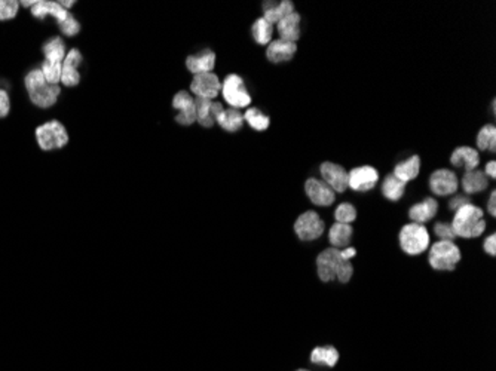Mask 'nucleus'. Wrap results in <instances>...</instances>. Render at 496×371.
Segmentation results:
<instances>
[{
  "label": "nucleus",
  "mask_w": 496,
  "mask_h": 371,
  "mask_svg": "<svg viewBox=\"0 0 496 371\" xmlns=\"http://www.w3.org/2000/svg\"><path fill=\"white\" fill-rule=\"evenodd\" d=\"M317 272L323 282L339 280L346 284L352 278L354 267L349 260L343 258L341 249L328 248L317 258Z\"/></svg>",
  "instance_id": "f257e3e1"
},
{
  "label": "nucleus",
  "mask_w": 496,
  "mask_h": 371,
  "mask_svg": "<svg viewBox=\"0 0 496 371\" xmlns=\"http://www.w3.org/2000/svg\"><path fill=\"white\" fill-rule=\"evenodd\" d=\"M24 87L32 104L38 109H51L61 95L60 85H51L43 78L41 69H32L24 76Z\"/></svg>",
  "instance_id": "f03ea898"
},
{
  "label": "nucleus",
  "mask_w": 496,
  "mask_h": 371,
  "mask_svg": "<svg viewBox=\"0 0 496 371\" xmlns=\"http://www.w3.org/2000/svg\"><path fill=\"white\" fill-rule=\"evenodd\" d=\"M452 229L455 235L459 238L471 239L480 236L486 229L483 211L479 207L473 205V203H466V205L455 212Z\"/></svg>",
  "instance_id": "7ed1b4c3"
},
{
  "label": "nucleus",
  "mask_w": 496,
  "mask_h": 371,
  "mask_svg": "<svg viewBox=\"0 0 496 371\" xmlns=\"http://www.w3.org/2000/svg\"><path fill=\"white\" fill-rule=\"evenodd\" d=\"M36 143L43 152L58 150L69 143V133L60 120H48L36 128Z\"/></svg>",
  "instance_id": "20e7f679"
},
{
  "label": "nucleus",
  "mask_w": 496,
  "mask_h": 371,
  "mask_svg": "<svg viewBox=\"0 0 496 371\" xmlns=\"http://www.w3.org/2000/svg\"><path fill=\"white\" fill-rule=\"evenodd\" d=\"M400 247L409 256H419L429 247V234L424 225L409 223L400 230Z\"/></svg>",
  "instance_id": "39448f33"
},
{
  "label": "nucleus",
  "mask_w": 496,
  "mask_h": 371,
  "mask_svg": "<svg viewBox=\"0 0 496 371\" xmlns=\"http://www.w3.org/2000/svg\"><path fill=\"white\" fill-rule=\"evenodd\" d=\"M428 262L434 271H453L461 262V249L450 240H438L429 249Z\"/></svg>",
  "instance_id": "423d86ee"
},
{
  "label": "nucleus",
  "mask_w": 496,
  "mask_h": 371,
  "mask_svg": "<svg viewBox=\"0 0 496 371\" xmlns=\"http://www.w3.org/2000/svg\"><path fill=\"white\" fill-rule=\"evenodd\" d=\"M222 92L226 103L231 104L232 109L240 110L243 107H248L251 103V95L247 92L245 83L238 74H229L222 85Z\"/></svg>",
  "instance_id": "0eeeda50"
},
{
  "label": "nucleus",
  "mask_w": 496,
  "mask_h": 371,
  "mask_svg": "<svg viewBox=\"0 0 496 371\" xmlns=\"http://www.w3.org/2000/svg\"><path fill=\"white\" fill-rule=\"evenodd\" d=\"M295 232L300 240H315L324 234V221L315 211H306L296 220Z\"/></svg>",
  "instance_id": "6e6552de"
},
{
  "label": "nucleus",
  "mask_w": 496,
  "mask_h": 371,
  "mask_svg": "<svg viewBox=\"0 0 496 371\" xmlns=\"http://www.w3.org/2000/svg\"><path fill=\"white\" fill-rule=\"evenodd\" d=\"M379 181V174L373 166H358L351 172H348V188H351L355 192H369L372 190L376 183Z\"/></svg>",
  "instance_id": "1a4fd4ad"
},
{
  "label": "nucleus",
  "mask_w": 496,
  "mask_h": 371,
  "mask_svg": "<svg viewBox=\"0 0 496 371\" xmlns=\"http://www.w3.org/2000/svg\"><path fill=\"white\" fill-rule=\"evenodd\" d=\"M220 89H222V83L214 73L196 74L190 83V91L199 98L214 100L220 94Z\"/></svg>",
  "instance_id": "9d476101"
},
{
  "label": "nucleus",
  "mask_w": 496,
  "mask_h": 371,
  "mask_svg": "<svg viewBox=\"0 0 496 371\" xmlns=\"http://www.w3.org/2000/svg\"><path fill=\"white\" fill-rule=\"evenodd\" d=\"M305 192L312 203L318 207H330L336 201L335 190L326 181L317 179H308L305 183Z\"/></svg>",
  "instance_id": "9b49d317"
},
{
  "label": "nucleus",
  "mask_w": 496,
  "mask_h": 371,
  "mask_svg": "<svg viewBox=\"0 0 496 371\" xmlns=\"http://www.w3.org/2000/svg\"><path fill=\"white\" fill-rule=\"evenodd\" d=\"M172 107L179 110L176 116V122L183 126H190L196 122V111H195V98H192L189 92L180 91L172 98Z\"/></svg>",
  "instance_id": "f8f14e48"
},
{
  "label": "nucleus",
  "mask_w": 496,
  "mask_h": 371,
  "mask_svg": "<svg viewBox=\"0 0 496 371\" xmlns=\"http://www.w3.org/2000/svg\"><path fill=\"white\" fill-rule=\"evenodd\" d=\"M84 61V57L79 49L73 48L67 52L66 58L63 61V70H61V83L64 87L73 88L79 85L80 82V73L78 70V67Z\"/></svg>",
  "instance_id": "ddd939ff"
},
{
  "label": "nucleus",
  "mask_w": 496,
  "mask_h": 371,
  "mask_svg": "<svg viewBox=\"0 0 496 371\" xmlns=\"http://www.w3.org/2000/svg\"><path fill=\"white\" fill-rule=\"evenodd\" d=\"M458 177L453 171L450 170H437L429 177V188L433 193L440 194V196H449L458 190Z\"/></svg>",
  "instance_id": "4468645a"
},
{
  "label": "nucleus",
  "mask_w": 496,
  "mask_h": 371,
  "mask_svg": "<svg viewBox=\"0 0 496 371\" xmlns=\"http://www.w3.org/2000/svg\"><path fill=\"white\" fill-rule=\"evenodd\" d=\"M319 172L323 175V181H326L335 192L345 193L348 189V171H345L343 166L333 162H324L319 166Z\"/></svg>",
  "instance_id": "2eb2a0df"
},
{
  "label": "nucleus",
  "mask_w": 496,
  "mask_h": 371,
  "mask_svg": "<svg viewBox=\"0 0 496 371\" xmlns=\"http://www.w3.org/2000/svg\"><path fill=\"white\" fill-rule=\"evenodd\" d=\"M30 12L38 20H45L47 16H52L57 24L66 21L70 15V12L67 9H64L60 2H52V0H38L30 8Z\"/></svg>",
  "instance_id": "dca6fc26"
},
{
  "label": "nucleus",
  "mask_w": 496,
  "mask_h": 371,
  "mask_svg": "<svg viewBox=\"0 0 496 371\" xmlns=\"http://www.w3.org/2000/svg\"><path fill=\"white\" fill-rule=\"evenodd\" d=\"M297 52V45L296 43H290L286 41H272L268 45V49H266V57L273 64H280V63H286L290 61L293 57H295Z\"/></svg>",
  "instance_id": "f3484780"
},
{
  "label": "nucleus",
  "mask_w": 496,
  "mask_h": 371,
  "mask_svg": "<svg viewBox=\"0 0 496 371\" xmlns=\"http://www.w3.org/2000/svg\"><path fill=\"white\" fill-rule=\"evenodd\" d=\"M216 66V54L210 49L202 51L196 55H189L186 58V67L192 74L211 73Z\"/></svg>",
  "instance_id": "a211bd4d"
},
{
  "label": "nucleus",
  "mask_w": 496,
  "mask_h": 371,
  "mask_svg": "<svg viewBox=\"0 0 496 371\" xmlns=\"http://www.w3.org/2000/svg\"><path fill=\"white\" fill-rule=\"evenodd\" d=\"M450 162L455 166H464L465 171H473L477 170V166L480 164V155L475 150L474 147L461 146L456 147L455 152L450 156Z\"/></svg>",
  "instance_id": "6ab92c4d"
},
{
  "label": "nucleus",
  "mask_w": 496,
  "mask_h": 371,
  "mask_svg": "<svg viewBox=\"0 0 496 371\" xmlns=\"http://www.w3.org/2000/svg\"><path fill=\"white\" fill-rule=\"evenodd\" d=\"M278 34L281 41L296 43L300 39V15L293 12L277 24Z\"/></svg>",
  "instance_id": "aec40b11"
},
{
  "label": "nucleus",
  "mask_w": 496,
  "mask_h": 371,
  "mask_svg": "<svg viewBox=\"0 0 496 371\" xmlns=\"http://www.w3.org/2000/svg\"><path fill=\"white\" fill-rule=\"evenodd\" d=\"M295 12V5L290 0H284V2L275 3V2H264L263 3V14H264V20L273 24H278L282 18H286L287 15Z\"/></svg>",
  "instance_id": "412c9836"
},
{
  "label": "nucleus",
  "mask_w": 496,
  "mask_h": 371,
  "mask_svg": "<svg viewBox=\"0 0 496 371\" xmlns=\"http://www.w3.org/2000/svg\"><path fill=\"white\" fill-rule=\"evenodd\" d=\"M438 211V203L434 198H427L424 202L416 203L413 205L409 211V217L413 223H427L429 220H433Z\"/></svg>",
  "instance_id": "4be33fe9"
},
{
  "label": "nucleus",
  "mask_w": 496,
  "mask_h": 371,
  "mask_svg": "<svg viewBox=\"0 0 496 371\" xmlns=\"http://www.w3.org/2000/svg\"><path fill=\"white\" fill-rule=\"evenodd\" d=\"M461 184H462V189L466 194H474V193H480L488 189L489 180H488V175H486L483 171L473 170V171L465 172Z\"/></svg>",
  "instance_id": "5701e85b"
},
{
  "label": "nucleus",
  "mask_w": 496,
  "mask_h": 371,
  "mask_svg": "<svg viewBox=\"0 0 496 371\" xmlns=\"http://www.w3.org/2000/svg\"><path fill=\"white\" fill-rule=\"evenodd\" d=\"M42 54L45 57V61L49 63H63L66 58L67 51H66V43L61 39L60 36L51 37L42 46Z\"/></svg>",
  "instance_id": "b1692460"
},
{
  "label": "nucleus",
  "mask_w": 496,
  "mask_h": 371,
  "mask_svg": "<svg viewBox=\"0 0 496 371\" xmlns=\"http://www.w3.org/2000/svg\"><path fill=\"white\" fill-rule=\"evenodd\" d=\"M352 238V227L351 225H343V223H335L330 227L328 232V240L332 244V248H348L351 244Z\"/></svg>",
  "instance_id": "393cba45"
},
{
  "label": "nucleus",
  "mask_w": 496,
  "mask_h": 371,
  "mask_svg": "<svg viewBox=\"0 0 496 371\" xmlns=\"http://www.w3.org/2000/svg\"><path fill=\"white\" fill-rule=\"evenodd\" d=\"M216 124L227 133H238L244 125V115L238 109H227L217 116Z\"/></svg>",
  "instance_id": "a878e982"
},
{
  "label": "nucleus",
  "mask_w": 496,
  "mask_h": 371,
  "mask_svg": "<svg viewBox=\"0 0 496 371\" xmlns=\"http://www.w3.org/2000/svg\"><path fill=\"white\" fill-rule=\"evenodd\" d=\"M419 170H420V157L416 155L409 157L407 161L400 162L396 166V170H394V175H396L398 180L407 183L418 177Z\"/></svg>",
  "instance_id": "bb28decb"
},
{
  "label": "nucleus",
  "mask_w": 496,
  "mask_h": 371,
  "mask_svg": "<svg viewBox=\"0 0 496 371\" xmlns=\"http://www.w3.org/2000/svg\"><path fill=\"white\" fill-rule=\"evenodd\" d=\"M311 361H312V364H315V366L333 368L339 361V352L333 346L315 348L311 354Z\"/></svg>",
  "instance_id": "cd10ccee"
},
{
  "label": "nucleus",
  "mask_w": 496,
  "mask_h": 371,
  "mask_svg": "<svg viewBox=\"0 0 496 371\" xmlns=\"http://www.w3.org/2000/svg\"><path fill=\"white\" fill-rule=\"evenodd\" d=\"M404 192H406V183L398 180L394 174H390L385 177L382 184V193L385 198L396 202L403 198Z\"/></svg>",
  "instance_id": "c85d7f7f"
},
{
  "label": "nucleus",
  "mask_w": 496,
  "mask_h": 371,
  "mask_svg": "<svg viewBox=\"0 0 496 371\" xmlns=\"http://www.w3.org/2000/svg\"><path fill=\"white\" fill-rule=\"evenodd\" d=\"M214 100L208 98H195V111H196V120L201 126L211 128L214 126L216 119L211 115V106H213Z\"/></svg>",
  "instance_id": "c756f323"
},
{
  "label": "nucleus",
  "mask_w": 496,
  "mask_h": 371,
  "mask_svg": "<svg viewBox=\"0 0 496 371\" xmlns=\"http://www.w3.org/2000/svg\"><path fill=\"white\" fill-rule=\"evenodd\" d=\"M251 34L254 37V41L259 45H269L272 42V36H273V25L262 16L259 20H256L254 24L251 25Z\"/></svg>",
  "instance_id": "7c9ffc66"
},
{
  "label": "nucleus",
  "mask_w": 496,
  "mask_h": 371,
  "mask_svg": "<svg viewBox=\"0 0 496 371\" xmlns=\"http://www.w3.org/2000/svg\"><path fill=\"white\" fill-rule=\"evenodd\" d=\"M244 120H247V124L250 125L253 129H256V131H264V129L269 128V124H271L269 116H266L259 109H256V107H251L245 111Z\"/></svg>",
  "instance_id": "2f4dec72"
},
{
  "label": "nucleus",
  "mask_w": 496,
  "mask_h": 371,
  "mask_svg": "<svg viewBox=\"0 0 496 371\" xmlns=\"http://www.w3.org/2000/svg\"><path fill=\"white\" fill-rule=\"evenodd\" d=\"M477 147L480 150H496V128L495 125H486L480 129L479 135H477Z\"/></svg>",
  "instance_id": "473e14b6"
},
{
  "label": "nucleus",
  "mask_w": 496,
  "mask_h": 371,
  "mask_svg": "<svg viewBox=\"0 0 496 371\" xmlns=\"http://www.w3.org/2000/svg\"><path fill=\"white\" fill-rule=\"evenodd\" d=\"M43 78L47 79L51 85H60L61 82V70H63V63H49L43 61L42 66L39 67Z\"/></svg>",
  "instance_id": "72a5a7b5"
},
{
  "label": "nucleus",
  "mask_w": 496,
  "mask_h": 371,
  "mask_svg": "<svg viewBox=\"0 0 496 371\" xmlns=\"http://www.w3.org/2000/svg\"><path fill=\"white\" fill-rule=\"evenodd\" d=\"M20 11V2L16 0H0V21H11Z\"/></svg>",
  "instance_id": "f704fd0d"
},
{
  "label": "nucleus",
  "mask_w": 496,
  "mask_h": 371,
  "mask_svg": "<svg viewBox=\"0 0 496 371\" xmlns=\"http://www.w3.org/2000/svg\"><path fill=\"white\" fill-rule=\"evenodd\" d=\"M335 217H336L337 223L349 225V223H352L357 218V210L354 205H351V203H348V202L341 203V205L336 208Z\"/></svg>",
  "instance_id": "c9c22d12"
},
{
  "label": "nucleus",
  "mask_w": 496,
  "mask_h": 371,
  "mask_svg": "<svg viewBox=\"0 0 496 371\" xmlns=\"http://www.w3.org/2000/svg\"><path fill=\"white\" fill-rule=\"evenodd\" d=\"M58 27H60L61 33H63L64 36H67V37L76 36V34L80 32V24H79V21H78L76 18L73 16L71 14L69 15V18H67L66 21L58 24Z\"/></svg>",
  "instance_id": "e433bc0d"
},
{
  "label": "nucleus",
  "mask_w": 496,
  "mask_h": 371,
  "mask_svg": "<svg viewBox=\"0 0 496 371\" xmlns=\"http://www.w3.org/2000/svg\"><path fill=\"white\" fill-rule=\"evenodd\" d=\"M434 234L440 238V240H450V243H453L456 239L452 225H447V223H437L434 226Z\"/></svg>",
  "instance_id": "4c0bfd02"
},
{
  "label": "nucleus",
  "mask_w": 496,
  "mask_h": 371,
  "mask_svg": "<svg viewBox=\"0 0 496 371\" xmlns=\"http://www.w3.org/2000/svg\"><path fill=\"white\" fill-rule=\"evenodd\" d=\"M11 111V97L6 89L0 88V119H3Z\"/></svg>",
  "instance_id": "58836bf2"
},
{
  "label": "nucleus",
  "mask_w": 496,
  "mask_h": 371,
  "mask_svg": "<svg viewBox=\"0 0 496 371\" xmlns=\"http://www.w3.org/2000/svg\"><path fill=\"white\" fill-rule=\"evenodd\" d=\"M466 203H470V198L464 196V194H458V196H455L452 201L449 202V210L456 212L459 208H462L464 205H466Z\"/></svg>",
  "instance_id": "ea45409f"
},
{
  "label": "nucleus",
  "mask_w": 496,
  "mask_h": 371,
  "mask_svg": "<svg viewBox=\"0 0 496 371\" xmlns=\"http://www.w3.org/2000/svg\"><path fill=\"white\" fill-rule=\"evenodd\" d=\"M483 247H484L486 253H488L492 257H495L496 256V235L492 234V235H489L488 238H486Z\"/></svg>",
  "instance_id": "a19ab883"
},
{
  "label": "nucleus",
  "mask_w": 496,
  "mask_h": 371,
  "mask_svg": "<svg viewBox=\"0 0 496 371\" xmlns=\"http://www.w3.org/2000/svg\"><path fill=\"white\" fill-rule=\"evenodd\" d=\"M488 210H489V212H491V216H492V217H495V216H496V192H495V190L491 193V196H489V201H488Z\"/></svg>",
  "instance_id": "79ce46f5"
},
{
  "label": "nucleus",
  "mask_w": 496,
  "mask_h": 371,
  "mask_svg": "<svg viewBox=\"0 0 496 371\" xmlns=\"http://www.w3.org/2000/svg\"><path fill=\"white\" fill-rule=\"evenodd\" d=\"M486 175H489L491 179H495L496 177V162L495 161H491L486 164V168L483 171Z\"/></svg>",
  "instance_id": "37998d69"
},
{
  "label": "nucleus",
  "mask_w": 496,
  "mask_h": 371,
  "mask_svg": "<svg viewBox=\"0 0 496 371\" xmlns=\"http://www.w3.org/2000/svg\"><path fill=\"white\" fill-rule=\"evenodd\" d=\"M341 253H342L343 258H346V260H349V258H351V257H354V256L357 254V251H355V249H354V248H345V249H343V251H341Z\"/></svg>",
  "instance_id": "c03bdc74"
},
{
  "label": "nucleus",
  "mask_w": 496,
  "mask_h": 371,
  "mask_svg": "<svg viewBox=\"0 0 496 371\" xmlns=\"http://www.w3.org/2000/svg\"><path fill=\"white\" fill-rule=\"evenodd\" d=\"M297 371H308V370H297Z\"/></svg>",
  "instance_id": "a18cd8bd"
}]
</instances>
